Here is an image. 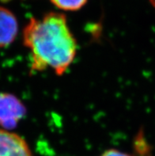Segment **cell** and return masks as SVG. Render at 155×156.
I'll use <instances>...</instances> for the list:
<instances>
[{"label": "cell", "instance_id": "cell-1", "mask_svg": "<svg viewBox=\"0 0 155 156\" xmlns=\"http://www.w3.org/2000/svg\"><path fill=\"white\" fill-rule=\"evenodd\" d=\"M23 43L30 50L33 72L50 68L57 75H63L77 53L76 40L66 16L59 13L31 18L23 30Z\"/></svg>", "mask_w": 155, "mask_h": 156}, {"label": "cell", "instance_id": "cell-5", "mask_svg": "<svg viewBox=\"0 0 155 156\" xmlns=\"http://www.w3.org/2000/svg\"><path fill=\"white\" fill-rule=\"evenodd\" d=\"M54 5L63 10H77L84 6L87 0H51Z\"/></svg>", "mask_w": 155, "mask_h": 156}, {"label": "cell", "instance_id": "cell-7", "mask_svg": "<svg viewBox=\"0 0 155 156\" xmlns=\"http://www.w3.org/2000/svg\"><path fill=\"white\" fill-rule=\"evenodd\" d=\"M150 2H151L152 6L155 8V0H150Z\"/></svg>", "mask_w": 155, "mask_h": 156}, {"label": "cell", "instance_id": "cell-2", "mask_svg": "<svg viewBox=\"0 0 155 156\" xmlns=\"http://www.w3.org/2000/svg\"><path fill=\"white\" fill-rule=\"evenodd\" d=\"M26 109L18 98L8 93H0V128L14 129L26 115Z\"/></svg>", "mask_w": 155, "mask_h": 156}, {"label": "cell", "instance_id": "cell-3", "mask_svg": "<svg viewBox=\"0 0 155 156\" xmlns=\"http://www.w3.org/2000/svg\"><path fill=\"white\" fill-rule=\"evenodd\" d=\"M0 156H33L30 146L19 135L0 128Z\"/></svg>", "mask_w": 155, "mask_h": 156}, {"label": "cell", "instance_id": "cell-6", "mask_svg": "<svg viewBox=\"0 0 155 156\" xmlns=\"http://www.w3.org/2000/svg\"><path fill=\"white\" fill-rule=\"evenodd\" d=\"M100 156H132L128 153L123 152L116 149H109V150L105 151L104 152L100 154Z\"/></svg>", "mask_w": 155, "mask_h": 156}, {"label": "cell", "instance_id": "cell-4", "mask_svg": "<svg viewBox=\"0 0 155 156\" xmlns=\"http://www.w3.org/2000/svg\"><path fill=\"white\" fill-rule=\"evenodd\" d=\"M18 33V23L11 11L0 6V48L10 45Z\"/></svg>", "mask_w": 155, "mask_h": 156}]
</instances>
